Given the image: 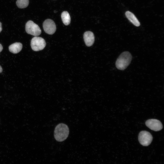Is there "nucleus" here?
<instances>
[{
  "mask_svg": "<svg viewBox=\"0 0 164 164\" xmlns=\"http://www.w3.org/2000/svg\"><path fill=\"white\" fill-rule=\"evenodd\" d=\"M138 139L140 143L142 145L144 146H148L152 142V137L149 132L143 131L139 133Z\"/></svg>",
  "mask_w": 164,
  "mask_h": 164,
  "instance_id": "5",
  "label": "nucleus"
},
{
  "mask_svg": "<svg viewBox=\"0 0 164 164\" xmlns=\"http://www.w3.org/2000/svg\"><path fill=\"white\" fill-rule=\"evenodd\" d=\"M2 23L0 22V32L2 31Z\"/></svg>",
  "mask_w": 164,
  "mask_h": 164,
  "instance_id": "14",
  "label": "nucleus"
},
{
  "mask_svg": "<svg viewBox=\"0 0 164 164\" xmlns=\"http://www.w3.org/2000/svg\"><path fill=\"white\" fill-rule=\"evenodd\" d=\"M84 39L86 45L87 46H90L93 45L94 42V34L91 31H86L84 33Z\"/></svg>",
  "mask_w": 164,
  "mask_h": 164,
  "instance_id": "8",
  "label": "nucleus"
},
{
  "mask_svg": "<svg viewBox=\"0 0 164 164\" xmlns=\"http://www.w3.org/2000/svg\"><path fill=\"white\" fill-rule=\"evenodd\" d=\"M2 71V67L0 65V73H1Z\"/></svg>",
  "mask_w": 164,
  "mask_h": 164,
  "instance_id": "15",
  "label": "nucleus"
},
{
  "mask_svg": "<svg viewBox=\"0 0 164 164\" xmlns=\"http://www.w3.org/2000/svg\"><path fill=\"white\" fill-rule=\"evenodd\" d=\"M61 17L62 22L65 25L67 26L70 24L71 19L69 14L67 12H63L61 13Z\"/></svg>",
  "mask_w": 164,
  "mask_h": 164,
  "instance_id": "11",
  "label": "nucleus"
},
{
  "mask_svg": "<svg viewBox=\"0 0 164 164\" xmlns=\"http://www.w3.org/2000/svg\"><path fill=\"white\" fill-rule=\"evenodd\" d=\"M46 43L42 38L37 36L33 37L31 42L32 49L34 51H39L43 50L45 47Z\"/></svg>",
  "mask_w": 164,
  "mask_h": 164,
  "instance_id": "4",
  "label": "nucleus"
},
{
  "mask_svg": "<svg viewBox=\"0 0 164 164\" xmlns=\"http://www.w3.org/2000/svg\"><path fill=\"white\" fill-rule=\"evenodd\" d=\"M25 29L28 34L34 36H39L41 32L39 26L31 20H29L26 22Z\"/></svg>",
  "mask_w": 164,
  "mask_h": 164,
  "instance_id": "3",
  "label": "nucleus"
},
{
  "mask_svg": "<svg viewBox=\"0 0 164 164\" xmlns=\"http://www.w3.org/2000/svg\"><path fill=\"white\" fill-rule=\"evenodd\" d=\"M69 130L68 126L65 124L61 123L56 127L54 131V137L58 142H62L68 137Z\"/></svg>",
  "mask_w": 164,
  "mask_h": 164,
  "instance_id": "1",
  "label": "nucleus"
},
{
  "mask_svg": "<svg viewBox=\"0 0 164 164\" xmlns=\"http://www.w3.org/2000/svg\"><path fill=\"white\" fill-rule=\"evenodd\" d=\"M146 125L151 129L157 131L161 130L163 127L161 122L156 119H150L145 122Z\"/></svg>",
  "mask_w": 164,
  "mask_h": 164,
  "instance_id": "7",
  "label": "nucleus"
},
{
  "mask_svg": "<svg viewBox=\"0 0 164 164\" xmlns=\"http://www.w3.org/2000/svg\"><path fill=\"white\" fill-rule=\"evenodd\" d=\"M43 29L46 33L52 35L56 30V26L54 22L51 19H47L45 20L43 23Z\"/></svg>",
  "mask_w": 164,
  "mask_h": 164,
  "instance_id": "6",
  "label": "nucleus"
},
{
  "mask_svg": "<svg viewBox=\"0 0 164 164\" xmlns=\"http://www.w3.org/2000/svg\"><path fill=\"white\" fill-rule=\"evenodd\" d=\"M132 58V55L129 52H123L116 60L115 63L116 67L121 70H125L130 64Z\"/></svg>",
  "mask_w": 164,
  "mask_h": 164,
  "instance_id": "2",
  "label": "nucleus"
},
{
  "mask_svg": "<svg viewBox=\"0 0 164 164\" xmlns=\"http://www.w3.org/2000/svg\"><path fill=\"white\" fill-rule=\"evenodd\" d=\"M22 44L20 43L16 42L9 46V50L13 53H17L22 50Z\"/></svg>",
  "mask_w": 164,
  "mask_h": 164,
  "instance_id": "10",
  "label": "nucleus"
},
{
  "mask_svg": "<svg viewBox=\"0 0 164 164\" xmlns=\"http://www.w3.org/2000/svg\"><path fill=\"white\" fill-rule=\"evenodd\" d=\"M3 49V47L2 45L0 44V52H1Z\"/></svg>",
  "mask_w": 164,
  "mask_h": 164,
  "instance_id": "13",
  "label": "nucleus"
},
{
  "mask_svg": "<svg viewBox=\"0 0 164 164\" xmlns=\"http://www.w3.org/2000/svg\"><path fill=\"white\" fill-rule=\"evenodd\" d=\"M16 4L19 8H26L29 4V0H17L16 1Z\"/></svg>",
  "mask_w": 164,
  "mask_h": 164,
  "instance_id": "12",
  "label": "nucleus"
},
{
  "mask_svg": "<svg viewBox=\"0 0 164 164\" xmlns=\"http://www.w3.org/2000/svg\"><path fill=\"white\" fill-rule=\"evenodd\" d=\"M125 15L128 20L136 26H140V23L135 15L129 11L125 12Z\"/></svg>",
  "mask_w": 164,
  "mask_h": 164,
  "instance_id": "9",
  "label": "nucleus"
}]
</instances>
